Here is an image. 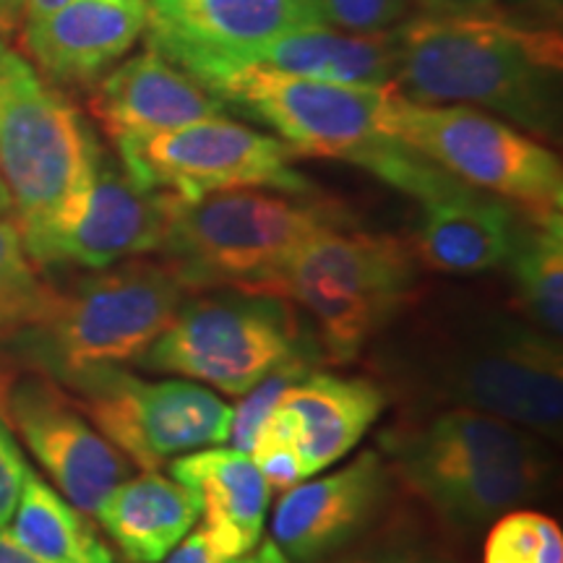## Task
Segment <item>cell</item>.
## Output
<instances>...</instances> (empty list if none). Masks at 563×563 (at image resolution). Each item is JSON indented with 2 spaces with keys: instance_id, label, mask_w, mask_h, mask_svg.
Here are the masks:
<instances>
[{
  "instance_id": "cell-1",
  "label": "cell",
  "mask_w": 563,
  "mask_h": 563,
  "mask_svg": "<svg viewBox=\"0 0 563 563\" xmlns=\"http://www.w3.org/2000/svg\"><path fill=\"white\" fill-rule=\"evenodd\" d=\"M412 412L462 407L559 439L563 361L559 340L501 308H435L376 361Z\"/></svg>"
},
{
  "instance_id": "cell-2",
  "label": "cell",
  "mask_w": 563,
  "mask_h": 563,
  "mask_svg": "<svg viewBox=\"0 0 563 563\" xmlns=\"http://www.w3.org/2000/svg\"><path fill=\"white\" fill-rule=\"evenodd\" d=\"M391 87L415 104H467L538 141L561 139V32L415 13L397 26Z\"/></svg>"
},
{
  "instance_id": "cell-3",
  "label": "cell",
  "mask_w": 563,
  "mask_h": 563,
  "mask_svg": "<svg viewBox=\"0 0 563 563\" xmlns=\"http://www.w3.org/2000/svg\"><path fill=\"white\" fill-rule=\"evenodd\" d=\"M378 452L397 488L462 534L538 496L551 470L532 431L462 407L407 412L378 435Z\"/></svg>"
},
{
  "instance_id": "cell-4",
  "label": "cell",
  "mask_w": 563,
  "mask_h": 563,
  "mask_svg": "<svg viewBox=\"0 0 563 563\" xmlns=\"http://www.w3.org/2000/svg\"><path fill=\"white\" fill-rule=\"evenodd\" d=\"M352 222L342 203L316 191L232 188L194 201L175 196L159 253L186 292L232 287L279 295L295 253L319 232Z\"/></svg>"
},
{
  "instance_id": "cell-5",
  "label": "cell",
  "mask_w": 563,
  "mask_h": 563,
  "mask_svg": "<svg viewBox=\"0 0 563 563\" xmlns=\"http://www.w3.org/2000/svg\"><path fill=\"white\" fill-rule=\"evenodd\" d=\"M186 295L162 262L129 258L91 269L63 287L51 285L37 316L3 340L5 357L58 384L97 368L139 363Z\"/></svg>"
},
{
  "instance_id": "cell-6",
  "label": "cell",
  "mask_w": 563,
  "mask_h": 563,
  "mask_svg": "<svg viewBox=\"0 0 563 563\" xmlns=\"http://www.w3.org/2000/svg\"><path fill=\"white\" fill-rule=\"evenodd\" d=\"M100 150L81 112L19 55L0 87V178L40 269H53L55 245L79 220Z\"/></svg>"
},
{
  "instance_id": "cell-7",
  "label": "cell",
  "mask_w": 563,
  "mask_h": 563,
  "mask_svg": "<svg viewBox=\"0 0 563 563\" xmlns=\"http://www.w3.org/2000/svg\"><path fill=\"white\" fill-rule=\"evenodd\" d=\"M420 292L410 243L352 224L311 238L287 266L279 295L300 306L323 361L342 365L363 355Z\"/></svg>"
},
{
  "instance_id": "cell-8",
  "label": "cell",
  "mask_w": 563,
  "mask_h": 563,
  "mask_svg": "<svg viewBox=\"0 0 563 563\" xmlns=\"http://www.w3.org/2000/svg\"><path fill=\"white\" fill-rule=\"evenodd\" d=\"M298 357L323 361L292 300L217 287L188 292L139 365L243 397L274 368Z\"/></svg>"
},
{
  "instance_id": "cell-9",
  "label": "cell",
  "mask_w": 563,
  "mask_h": 563,
  "mask_svg": "<svg viewBox=\"0 0 563 563\" xmlns=\"http://www.w3.org/2000/svg\"><path fill=\"white\" fill-rule=\"evenodd\" d=\"M209 91L228 110L272 129L295 154L344 159L373 173L402 144L394 133L402 97L391 84L365 87L245 68Z\"/></svg>"
},
{
  "instance_id": "cell-10",
  "label": "cell",
  "mask_w": 563,
  "mask_h": 563,
  "mask_svg": "<svg viewBox=\"0 0 563 563\" xmlns=\"http://www.w3.org/2000/svg\"><path fill=\"white\" fill-rule=\"evenodd\" d=\"M394 133L441 170L530 217L561 214L559 154L517 125L467 104H397Z\"/></svg>"
},
{
  "instance_id": "cell-11",
  "label": "cell",
  "mask_w": 563,
  "mask_h": 563,
  "mask_svg": "<svg viewBox=\"0 0 563 563\" xmlns=\"http://www.w3.org/2000/svg\"><path fill=\"white\" fill-rule=\"evenodd\" d=\"M95 428L141 470L230 441L232 407L183 378L144 382L121 365L81 373L60 384Z\"/></svg>"
},
{
  "instance_id": "cell-12",
  "label": "cell",
  "mask_w": 563,
  "mask_h": 563,
  "mask_svg": "<svg viewBox=\"0 0 563 563\" xmlns=\"http://www.w3.org/2000/svg\"><path fill=\"white\" fill-rule=\"evenodd\" d=\"M115 146L118 159L141 186L175 194L183 201L232 188L313 191L311 180L292 167L295 152L285 141L228 115L150 136H125Z\"/></svg>"
},
{
  "instance_id": "cell-13",
  "label": "cell",
  "mask_w": 563,
  "mask_h": 563,
  "mask_svg": "<svg viewBox=\"0 0 563 563\" xmlns=\"http://www.w3.org/2000/svg\"><path fill=\"white\" fill-rule=\"evenodd\" d=\"M0 418L84 514H97L110 490L131 477L133 464L91 426L66 386L45 373L0 361Z\"/></svg>"
},
{
  "instance_id": "cell-14",
  "label": "cell",
  "mask_w": 563,
  "mask_h": 563,
  "mask_svg": "<svg viewBox=\"0 0 563 563\" xmlns=\"http://www.w3.org/2000/svg\"><path fill=\"white\" fill-rule=\"evenodd\" d=\"M146 47L211 89L279 34L321 26L316 0H146Z\"/></svg>"
},
{
  "instance_id": "cell-15",
  "label": "cell",
  "mask_w": 563,
  "mask_h": 563,
  "mask_svg": "<svg viewBox=\"0 0 563 563\" xmlns=\"http://www.w3.org/2000/svg\"><path fill=\"white\" fill-rule=\"evenodd\" d=\"M394 475L378 449H365L336 473L298 483L272 514L274 543L295 563H329L386 519Z\"/></svg>"
},
{
  "instance_id": "cell-16",
  "label": "cell",
  "mask_w": 563,
  "mask_h": 563,
  "mask_svg": "<svg viewBox=\"0 0 563 563\" xmlns=\"http://www.w3.org/2000/svg\"><path fill=\"white\" fill-rule=\"evenodd\" d=\"M175 194L146 188L123 162L100 150L87 201L55 245L53 266L108 269L162 249Z\"/></svg>"
},
{
  "instance_id": "cell-17",
  "label": "cell",
  "mask_w": 563,
  "mask_h": 563,
  "mask_svg": "<svg viewBox=\"0 0 563 563\" xmlns=\"http://www.w3.org/2000/svg\"><path fill=\"white\" fill-rule=\"evenodd\" d=\"M146 16V0H70L51 16L26 24V51L45 79L87 87L136 45Z\"/></svg>"
},
{
  "instance_id": "cell-18",
  "label": "cell",
  "mask_w": 563,
  "mask_h": 563,
  "mask_svg": "<svg viewBox=\"0 0 563 563\" xmlns=\"http://www.w3.org/2000/svg\"><path fill=\"white\" fill-rule=\"evenodd\" d=\"M525 211L514 203L456 183L433 199L420 201L410 249L431 272L467 277L509 262Z\"/></svg>"
},
{
  "instance_id": "cell-19",
  "label": "cell",
  "mask_w": 563,
  "mask_h": 563,
  "mask_svg": "<svg viewBox=\"0 0 563 563\" xmlns=\"http://www.w3.org/2000/svg\"><path fill=\"white\" fill-rule=\"evenodd\" d=\"M91 115L118 141L228 115V108L186 70L146 47L102 76L91 97Z\"/></svg>"
},
{
  "instance_id": "cell-20",
  "label": "cell",
  "mask_w": 563,
  "mask_h": 563,
  "mask_svg": "<svg viewBox=\"0 0 563 563\" xmlns=\"http://www.w3.org/2000/svg\"><path fill=\"white\" fill-rule=\"evenodd\" d=\"M170 475L201 501V525L214 559H235L262 543L272 485L241 449L188 452L170 462Z\"/></svg>"
},
{
  "instance_id": "cell-21",
  "label": "cell",
  "mask_w": 563,
  "mask_h": 563,
  "mask_svg": "<svg viewBox=\"0 0 563 563\" xmlns=\"http://www.w3.org/2000/svg\"><path fill=\"white\" fill-rule=\"evenodd\" d=\"M389 405V391L365 376L311 371L285 391L282 410L292 422L302 473H323L347 456Z\"/></svg>"
},
{
  "instance_id": "cell-22",
  "label": "cell",
  "mask_w": 563,
  "mask_h": 563,
  "mask_svg": "<svg viewBox=\"0 0 563 563\" xmlns=\"http://www.w3.org/2000/svg\"><path fill=\"white\" fill-rule=\"evenodd\" d=\"M397 30L352 34L329 26H302L253 47L238 60L232 74L245 68H266L319 81L389 87L397 76Z\"/></svg>"
},
{
  "instance_id": "cell-23",
  "label": "cell",
  "mask_w": 563,
  "mask_h": 563,
  "mask_svg": "<svg viewBox=\"0 0 563 563\" xmlns=\"http://www.w3.org/2000/svg\"><path fill=\"white\" fill-rule=\"evenodd\" d=\"M95 517L131 563H162L194 530L201 501L175 477L146 470L112 488Z\"/></svg>"
},
{
  "instance_id": "cell-24",
  "label": "cell",
  "mask_w": 563,
  "mask_h": 563,
  "mask_svg": "<svg viewBox=\"0 0 563 563\" xmlns=\"http://www.w3.org/2000/svg\"><path fill=\"white\" fill-rule=\"evenodd\" d=\"M21 545L55 563H118L108 543L58 488L40 473H26L11 530Z\"/></svg>"
},
{
  "instance_id": "cell-25",
  "label": "cell",
  "mask_w": 563,
  "mask_h": 563,
  "mask_svg": "<svg viewBox=\"0 0 563 563\" xmlns=\"http://www.w3.org/2000/svg\"><path fill=\"white\" fill-rule=\"evenodd\" d=\"M506 266L514 279V311L561 340L563 332V217H522Z\"/></svg>"
},
{
  "instance_id": "cell-26",
  "label": "cell",
  "mask_w": 563,
  "mask_h": 563,
  "mask_svg": "<svg viewBox=\"0 0 563 563\" xmlns=\"http://www.w3.org/2000/svg\"><path fill=\"white\" fill-rule=\"evenodd\" d=\"M51 290L26 253L16 220H0V342L24 329Z\"/></svg>"
},
{
  "instance_id": "cell-27",
  "label": "cell",
  "mask_w": 563,
  "mask_h": 563,
  "mask_svg": "<svg viewBox=\"0 0 563 563\" xmlns=\"http://www.w3.org/2000/svg\"><path fill=\"white\" fill-rule=\"evenodd\" d=\"M483 563H563L561 527L540 511H506L493 519Z\"/></svg>"
},
{
  "instance_id": "cell-28",
  "label": "cell",
  "mask_w": 563,
  "mask_h": 563,
  "mask_svg": "<svg viewBox=\"0 0 563 563\" xmlns=\"http://www.w3.org/2000/svg\"><path fill=\"white\" fill-rule=\"evenodd\" d=\"M329 563H454L452 555L428 540V534L412 527L402 514L378 525L357 545L336 555Z\"/></svg>"
},
{
  "instance_id": "cell-29",
  "label": "cell",
  "mask_w": 563,
  "mask_h": 563,
  "mask_svg": "<svg viewBox=\"0 0 563 563\" xmlns=\"http://www.w3.org/2000/svg\"><path fill=\"white\" fill-rule=\"evenodd\" d=\"M316 361H308V357H298V361H290L279 368H274L269 376H264L253 389L243 394V402L238 405V410H232V431L230 441L232 446L241 449V452L249 454L253 446V439H256V431L262 428V422L274 412V407L279 405V399L285 397V391L295 386L308 373L316 371Z\"/></svg>"
},
{
  "instance_id": "cell-30",
  "label": "cell",
  "mask_w": 563,
  "mask_h": 563,
  "mask_svg": "<svg viewBox=\"0 0 563 563\" xmlns=\"http://www.w3.org/2000/svg\"><path fill=\"white\" fill-rule=\"evenodd\" d=\"M321 26L352 34L394 32L415 16L412 0H316Z\"/></svg>"
},
{
  "instance_id": "cell-31",
  "label": "cell",
  "mask_w": 563,
  "mask_h": 563,
  "mask_svg": "<svg viewBox=\"0 0 563 563\" xmlns=\"http://www.w3.org/2000/svg\"><path fill=\"white\" fill-rule=\"evenodd\" d=\"M26 473H30V464H26L24 452L19 449L16 435L0 418V530L11 525Z\"/></svg>"
},
{
  "instance_id": "cell-32",
  "label": "cell",
  "mask_w": 563,
  "mask_h": 563,
  "mask_svg": "<svg viewBox=\"0 0 563 563\" xmlns=\"http://www.w3.org/2000/svg\"><path fill=\"white\" fill-rule=\"evenodd\" d=\"M165 563H295V561L287 559L274 540H264V543H258L253 551L235 555V559H214V555L209 553L207 543H203V534L196 530L191 534H186V540H183V543L167 555Z\"/></svg>"
},
{
  "instance_id": "cell-33",
  "label": "cell",
  "mask_w": 563,
  "mask_h": 563,
  "mask_svg": "<svg viewBox=\"0 0 563 563\" xmlns=\"http://www.w3.org/2000/svg\"><path fill=\"white\" fill-rule=\"evenodd\" d=\"M563 0H498L496 19L522 30L561 32Z\"/></svg>"
},
{
  "instance_id": "cell-34",
  "label": "cell",
  "mask_w": 563,
  "mask_h": 563,
  "mask_svg": "<svg viewBox=\"0 0 563 563\" xmlns=\"http://www.w3.org/2000/svg\"><path fill=\"white\" fill-rule=\"evenodd\" d=\"M415 13L454 19H496L498 0H412Z\"/></svg>"
},
{
  "instance_id": "cell-35",
  "label": "cell",
  "mask_w": 563,
  "mask_h": 563,
  "mask_svg": "<svg viewBox=\"0 0 563 563\" xmlns=\"http://www.w3.org/2000/svg\"><path fill=\"white\" fill-rule=\"evenodd\" d=\"M0 563H55L24 548L11 532L0 530Z\"/></svg>"
},
{
  "instance_id": "cell-36",
  "label": "cell",
  "mask_w": 563,
  "mask_h": 563,
  "mask_svg": "<svg viewBox=\"0 0 563 563\" xmlns=\"http://www.w3.org/2000/svg\"><path fill=\"white\" fill-rule=\"evenodd\" d=\"M66 3H70V0H26L24 3L26 24H30V21H40V19L51 16V13L63 9Z\"/></svg>"
},
{
  "instance_id": "cell-37",
  "label": "cell",
  "mask_w": 563,
  "mask_h": 563,
  "mask_svg": "<svg viewBox=\"0 0 563 563\" xmlns=\"http://www.w3.org/2000/svg\"><path fill=\"white\" fill-rule=\"evenodd\" d=\"M16 58H19V53H13L11 47L3 42V37H0V87H3L5 76H9V70Z\"/></svg>"
},
{
  "instance_id": "cell-38",
  "label": "cell",
  "mask_w": 563,
  "mask_h": 563,
  "mask_svg": "<svg viewBox=\"0 0 563 563\" xmlns=\"http://www.w3.org/2000/svg\"><path fill=\"white\" fill-rule=\"evenodd\" d=\"M0 220H13V201L3 178H0Z\"/></svg>"
},
{
  "instance_id": "cell-39",
  "label": "cell",
  "mask_w": 563,
  "mask_h": 563,
  "mask_svg": "<svg viewBox=\"0 0 563 563\" xmlns=\"http://www.w3.org/2000/svg\"><path fill=\"white\" fill-rule=\"evenodd\" d=\"M24 3L26 0H3V9H5V13H9V19L13 21V24L24 16Z\"/></svg>"
},
{
  "instance_id": "cell-40",
  "label": "cell",
  "mask_w": 563,
  "mask_h": 563,
  "mask_svg": "<svg viewBox=\"0 0 563 563\" xmlns=\"http://www.w3.org/2000/svg\"><path fill=\"white\" fill-rule=\"evenodd\" d=\"M13 26L16 24L9 19V13H5V9H3V0H0V32H11Z\"/></svg>"
}]
</instances>
